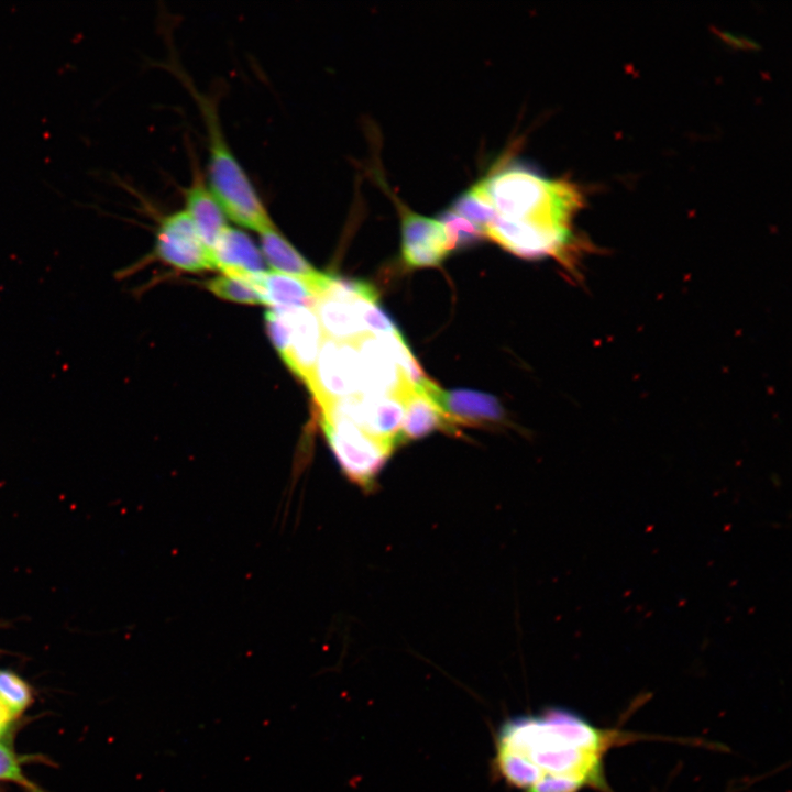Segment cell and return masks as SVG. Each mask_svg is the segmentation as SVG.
Returning a JSON list of instances; mask_svg holds the SVG:
<instances>
[{"label": "cell", "mask_w": 792, "mask_h": 792, "mask_svg": "<svg viewBox=\"0 0 792 792\" xmlns=\"http://www.w3.org/2000/svg\"><path fill=\"white\" fill-rule=\"evenodd\" d=\"M481 182L498 217L572 234L573 217L583 202L572 183L548 179L517 165L492 170Z\"/></svg>", "instance_id": "cell-1"}, {"label": "cell", "mask_w": 792, "mask_h": 792, "mask_svg": "<svg viewBox=\"0 0 792 792\" xmlns=\"http://www.w3.org/2000/svg\"><path fill=\"white\" fill-rule=\"evenodd\" d=\"M208 134V186L228 219L262 233L275 226L246 172L221 131L210 102L199 98Z\"/></svg>", "instance_id": "cell-2"}, {"label": "cell", "mask_w": 792, "mask_h": 792, "mask_svg": "<svg viewBox=\"0 0 792 792\" xmlns=\"http://www.w3.org/2000/svg\"><path fill=\"white\" fill-rule=\"evenodd\" d=\"M320 425L344 475L370 490L393 451L346 419L320 414Z\"/></svg>", "instance_id": "cell-3"}, {"label": "cell", "mask_w": 792, "mask_h": 792, "mask_svg": "<svg viewBox=\"0 0 792 792\" xmlns=\"http://www.w3.org/2000/svg\"><path fill=\"white\" fill-rule=\"evenodd\" d=\"M306 385L319 408L360 395V362L354 341L324 338Z\"/></svg>", "instance_id": "cell-4"}, {"label": "cell", "mask_w": 792, "mask_h": 792, "mask_svg": "<svg viewBox=\"0 0 792 792\" xmlns=\"http://www.w3.org/2000/svg\"><path fill=\"white\" fill-rule=\"evenodd\" d=\"M375 292L366 282L334 276L328 290L312 305L324 338L354 341L365 334L358 299Z\"/></svg>", "instance_id": "cell-5"}, {"label": "cell", "mask_w": 792, "mask_h": 792, "mask_svg": "<svg viewBox=\"0 0 792 792\" xmlns=\"http://www.w3.org/2000/svg\"><path fill=\"white\" fill-rule=\"evenodd\" d=\"M153 254L162 262L186 272L216 268L211 251L201 241L184 209L160 219Z\"/></svg>", "instance_id": "cell-6"}, {"label": "cell", "mask_w": 792, "mask_h": 792, "mask_svg": "<svg viewBox=\"0 0 792 792\" xmlns=\"http://www.w3.org/2000/svg\"><path fill=\"white\" fill-rule=\"evenodd\" d=\"M354 343L360 362V395L395 396L404 400L414 384L397 363L385 339L365 333Z\"/></svg>", "instance_id": "cell-7"}, {"label": "cell", "mask_w": 792, "mask_h": 792, "mask_svg": "<svg viewBox=\"0 0 792 792\" xmlns=\"http://www.w3.org/2000/svg\"><path fill=\"white\" fill-rule=\"evenodd\" d=\"M485 237L508 252L525 258L548 255L564 258L572 244V235L498 216L487 226Z\"/></svg>", "instance_id": "cell-8"}, {"label": "cell", "mask_w": 792, "mask_h": 792, "mask_svg": "<svg viewBox=\"0 0 792 792\" xmlns=\"http://www.w3.org/2000/svg\"><path fill=\"white\" fill-rule=\"evenodd\" d=\"M402 224V256L409 267L439 265L450 253L442 223L409 209L396 198Z\"/></svg>", "instance_id": "cell-9"}, {"label": "cell", "mask_w": 792, "mask_h": 792, "mask_svg": "<svg viewBox=\"0 0 792 792\" xmlns=\"http://www.w3.org/2000/svg\"><path fill=\"white\" fill-rule=\"evenodd\" d=\"M419 386L455 429L460 425L483 427L503 419V408L492 395L470 389L443 391L429 377Z\"/></svg>", "instance_id": "cell-10"}, {"label": "cell", "mask_w": 792, "mask_h": 792, "mask_svg": "<svg viewBox=\"0 0 792 792\" xmlns=\"http://www.w3.org/2000/svg\"><path fill=\"white\" fill-rule=\"evenodd\" d=\"M287 310L289 333L286 350L280 358L288 369L307 384L324 336L312 307L294 306L287 307Z\"/></svg>", "instance_id": "cell-11"}, {"label": "cell", "mask_w": 792, "mask_h": 792, "mask_svg": "<svg viewBox=\"0 0 792 792\" xmlns=\"http://www.w3.org/2000/svg\"><path fill=\"white\" fill-rule=\"evenodd\" d=\"M334 275L320 273L314 279H305L275 272L273 270L251 278L252 286L258 293L262 304L273 307H312L330 287Z\"/></svg>", "instance_id": "cell-12"}, {"label": "cell", "mask_w": 792, "mask_h": 792, "mask_svg": "<svg viewBox=\"0 0 792 792\" xmlns=\"http://www.w3.org/2000/svg\"><path fill=\"white\" fill-rule=\"evenodd\" d=\"M211 252L215 267L227 276L250 280L266 271L262 252L252 239L230 226Z\"/></svg>", "instance_id": "cell-13"}, {"label": "cell", "mask_w": 792, "mask_h": 792, "mask_svg": "<svg viewBox=\"0 0 792 792\" xmlns=\"http://www.w3.org/2000/svg\"><path fill=\"white\" fill-rule=\"evenodd\" d=\"M184 198L185 212L204 244L211 251L229 227L228 217L206 180L197 173L185 188Z\"/></svg>", "instance_id": "cell-14"}, {"label": "cell", "mask_w": 792, "mask_h": 792, "mask_svg": "<svg viewBox=\"0 0 792 792\" xmlns=\"http://www.w3.org/2000/svg\"><path fill=\"white\" fill-rule=\"evenodd\" d=\"M405 415L402 426L403 443L418 440L433 431L455 433V429L444 417L439 407L428 397L418 385L404 399Z\"/></svg>", "instance_id": "cell-15"}, {"label": "cell", "mask_w": 792, "mask_h": 792, "mask_svg": "<svg viewBox=\"0 0 792 792\" xmlns=\"http://www.w3.org/2000/svg\"><path fill=\"white\" fill-rule=\"evenodd\" d=\"M261 252L273 271L294 277L314 279L317 271L278 231L272 228L260 233Z\"/></svg>", "instance_id": "cell-16"}, {"label": "cell", "mask_w": 792, "mask_h": 792, "mask_svg": "<svg viewBox=\"0 0 792 792\" xmlns=\"http://www.w3.org/2000/svg\"><path fill=\"white\" fill-rule=\"evenodd\" d=\"M449 209L471 221L473 224L483 230L484 233L487 226L497 216L485 193L481 179L461 193L454 199Z\"/></svg>", "instance_id": "cell-17"}, {"label": "cell", "mask_w": 792, "mask_h": 792, "mask_svg": "<svg viewBox=\"0 0 792 792\" xmlns=\"http://www.w3.org/2000/svg\"><path fill=\"white\" fill-rule=\"evenodd\" d=\"M497 763L502 774L519 788H530L543 772L525 755L498 747Z\"/></svg>", "instance_id": "cell-18"}, {"label": "cell", "mask_w": 792, "mask_h": 792, "mask_svg": "<svg viewBox=\"0 0 792 792\" xmlns=\"http://www.w3.org/2000/svg\"><path fill=\"white\" fill-rule=\"evenodd\" d=\"M438 220L444 228L450 252L473 245L486 238L483 230L451 209L440 213Z\"/></svg>", "instance_id": "cell-19"}, {"label": "cell", "mask_w": 792, "mask_h": 792, "mask_svg": "<svg viewBox=\"0 0 792 792\" xmlns=\"http://www.w3.org/2000/svg\"><path fill=\"white\" fill-rule=\"evenodd\" d=\"M31 702L32 692L26 682L13 672L0 669V703L16 717Z\"/></svg>", "instance_id": "cell-20"}, {"label": "cell", "mask_w": 792, "mask_h": 792, "mask_svg": "<svg viewBox=\"0 0 792 792\" xmlns=\"http://www.w3.org/2000/svg\"><path fill=\"white\" fill-rule=\"evenodd\" d=\"M205 286L218 297L227 300L252 305L262 304L256 289L244 279L223 275L207 280Z\"/></svg>", "instance_id": "cell-21"}, {"label": "cell", "mask_w": 792, "mask_h": 792, "mask_svg": "<svg viewBox=\"0 0 792 792\" xmlns=\"http://www.w3.org/2000/svg\"><path fill=\"white\" fill-rule=\"evenodd\" d=\"M584 785L583 780L572 776L547 773L528 792H578Z\"/></svg>", "instance_id": "cell-22"}, {"label": "cell", "mask_w": 792, "mask_h": 792, "mask_svg": "<svg viewBox=\"0 0 792 792\" xmlns=\"http://www.w3.org/2000/svg\"><path fill=\"white\" fill-rule=\"evenodd\" d=\"M0 781H13L34 790L23 776L15 755L2 745H0Z\"/></svg>", "instance_id": "cell-23"}, {"label": "cell", "mask_w": 792, "mask_h": 792, "mask_svg": "<svg viewBox=\"0 0 792 792\" xmlns=\"http://www.w3.org/2000/svg\"><path fill=\"white\" fill-rule=\"evenodd\" d=\"M15 717L0 703V737Z\"/></svg>", "instance_id": "cell-24"}]
</instances>
